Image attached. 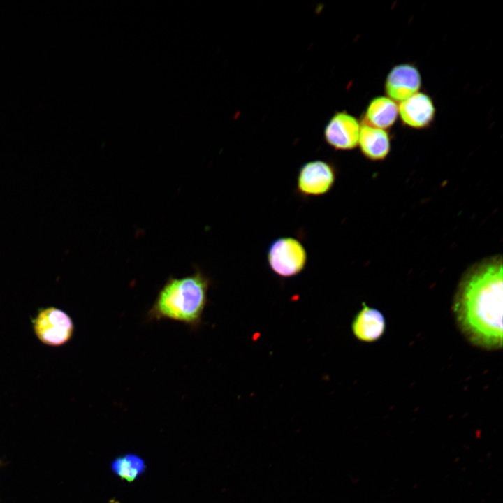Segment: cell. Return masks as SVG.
Instances as JSON below:
<instances>
[{
    "label": "cell",
    "mask_w": 503,
    "mask_h": 503,
    "mask_svg": "<svg viewBox=\"0 0 503 503\" xmlns=\"http://www.w3.org/2000/svg\"><path fill=\"white\" fill-rule=\"evenodd\" d=\"M502 270L500 259L473 269L454 300V314L464 335L487 349L502 347Z\"/></svg>",
    "instance_id": "1"
},
{
    "label": "cell",
    "mask_w": 503,
    "mask_h": 503,
    "mask_svg": "<svg viewBox=\"0 0 503 503\" xmlns=\"http://www.w3.org/2000/svg\"><path fill=\"white\" fill-rule=\"evenodd\" d=\"M209 279L201 272L169 278L147 312L150 320L168 319L196 328L207 303Z\"/></svg>",
    "instance_id": "2"
},
{
    "label": "cell",
    "mask_w": 503,
    "mask_h": 503,
    "mask_svg": "<svg viewBox=\"0 0 503 503\" xmlns=\"http://www.w3.org/2000/svg\"><path fill=\"white\" fill-rule=\"evenodd\" d=\"M307 260V251L300 241L284 236L273 240L268 247L267 261L277 275L291 277L300 273Z\"/></svg>",
    "instance_id": "3"
},
{
    "label": "cell",
    "mask_w": 503,
    "mask_h": 503,
    "mask_svg": "<svg viewBox=\"0 0 503 503\" xmlns=\"http://www.w3.org/2000/svg\"><path fill=\"white\" fill-rule=\"evenodd\" d=\"M31 323L38 339L51 347H59L68 342L75 329L71 317L54 307L39 309Z\"/></svg>",
    "instance_id": "4"
},
{
    "label": "cell",
    "mask_w": 503,
    "mask_h": 503,
    "mask_svg": "<svg viewBox=\"0 0 503 503\" xmlns=\"http://www.w3.org/2000/svg\"><path fill=\"white\" fill-rule=\"evenodd\" d=\"M335 180V169L331 163L314 160L304 163L299 169L296 189L303 196H322L332 189Z\"/></svg>",
    "instance_id": "5"
},
{
    "label": "cell",
    "mask_w": 503,
    "mask_h": 503,
    "mask_svg": "<svg viewBox=\"0 0 503 503\" xmlns=\"http://www.w3.org/2000/svg\"><path fill=\"white\" fill-rule=\"evenodd\" d=\"M360 127L355 117L347 112H338L326 126L324 138L335 150H352L358 145Z\"/></svg>",
    "instance_id": "6"
},
{
    "label": "cell",
    "mask_w": 503,
    "mask_h": 503,
    "mask_svg": "<svg viewBox=\"0 0 503 503\" xmlns=\"http://www.w3.org/2000/svg\"><path fill=\"white\" fill-rule=\"evenodd\" d=\"M421 76L418 69L409 63L395 65L388 73L385 92L395 102H402L418 92Z\"/></svg>",
    "instance_id": "7"
},
{
    "label": "cell",
    "mask_w": 503,
    "mask_h": 503,
    "mask_svg": "<svg viewBox=\"0 0 503 503\" xmlns=\"http://www.w3.org/2000/svg\"><path fill=\"white\" fill-rule=\"evenodd\" d=\"M434 103L429 95L418 92L400 103L398 115L402 122L412 129L428 127L435 115Z\"/></svg>",
    "instance_id": "8"
},
{
    "label": "cell",
    "mask_w": 503,
    "mask_h": 503,
    "mask_svg": "<svg viewBox=\"0 0 503 503\" xmlns=\"http://www.w3.org/2000/svg\"><path fill=\"white\" fill-rule=\"evenodd\" d=\"M355 337L363 342H374L379 339L386 329V321L381 312L363 304L351 325Z\"/></svg>",
    "instance_id": "9"
},
{
    "label": "cell",
    "mask_w": 503,
    "mask_h": 503,
    "mask_svg": "<svg viewBox=\"0 0 503 503\" xmlns=\"http://www.w3.org/2000/svg\"><path fill=\"white\" fill-rule=\"evenodd\" d=\"M358 145L363 154L367 158L373 161L382 160L390 151V136L384 129L363 124Z\"/></svg>",
    "instance_id": "10"
},
{
    "label": "cell",
    "mask_w": 503,
    "mask_h": 503,
    "mask_svg": "<svg viewBox=\"0 0 503 503\" xmlns=\"http://www.w3.org/2000/svg\"><path fill=\"white\" fill-rule=\"evenodd\" d=\"M398 115L396 102L388 96H377L371 100L365 110L363 124L385 130L393 125Z\"/></svg>",
    "instance_id": "11"
},
{
    "label": "cell",
    "mask_w": 503,
    "mask_h": 503,
    "mask_svg": "<svg viewBox=\"0 0 503 503\" xmlns=\"http://www.w3.org/2000/svg\"><path fill=\"white\" fill-rule=\"evenodd\" d=\"M145 468L143 460L133 454L118 458L112 465V469L115 474L128 481H134Z\"/></svg>",
    "instance_id": "12"
}]
</instances>
